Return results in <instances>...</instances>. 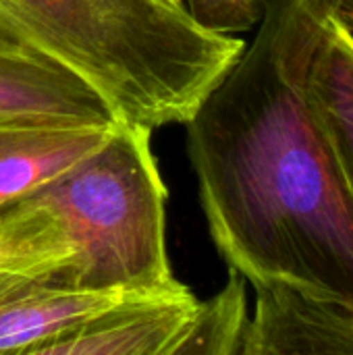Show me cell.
Wrapping results in <instances>:
<instances>
[{"mask_svg": "<svg viewBox=\"0 0 353 355\" xmlns=\"http://www.w3.org/2000/svg\"><path fill=\"white\" fill-rule=\"evenodd\" d=\"M196 306L185 285L125 295L44 341L33 355H173Z\"/></svg>", "mask_w": 353, "mask_h": 355, "instance_id": "obj_5", "label": "cell"}, {"mask_svg": "<svg viewBox=\"0 0 353 355\" xmlns=\"http://www.w3.org/2000/svg\"><path fill=\"white\" fill-rule=\"evenodd\" d=\"M308 92L353 193V37L333 15L312 58Z\"/></svg>", "mask_w": 353, "mask_h": 355, "instance_id": "obj_9", "label": "cell"}, {"mask_svg": "<svg viewBox=\"0 0 353 355\" xmlns=\"http://www.w3.org/2000/svg\"><path fill=\"white\" fill-rule=\"evenodd\" d=\"M333 17L353 37V0H337L333 6Z\"/></svg>", "mask_w": 353, "mask_h": 355, "instance_id": "obj_12", "label": "cell"}, {"mask_svg": "<svg viewBox=\"0 0 353 355\" xmlns=\"http://www.w3.org/2000/svg\"><path fill=\"white\" fill-rule=\"evenodd\" d=\"M248 281L229 270L227 285L206 302L198 300L196 312L173 355H241L250 324Z\"/></svg>", "mask_w": 353, "mask_h": 355, "instance_id": "obj_10", "label": "cell"}, {"mask_svg": "<svg viewBox=\"0 0 353 355\" xmlns=\"http://www.w3.org/2000/svg\"><path fill=\"white\" fill-rule=\"evenodd\" d=\"M106 98L75 73L0 44V127H114Z\"/></svg>", "mask_w": 353, "mask_h": 355, "instance_id": "obj_6", "label": "cell"}, {"mask_svg": "<svg viewBox=\"0 0 353 355\" xmlns=\"http://www.w3.org/2000/svg\"><path fill=\"white\" fill-rule=\"evenodd\" d=\"M335 2L266 0L252 42L185 131L208 233L229 270L353 302V193L308 92Z\"/></svg>", "mask_w": 353, "mask_h": 355, "instance_id": "obj_1", "label": "cell"}, {"mask_svg": "<svg viewBox=\"0 0 353 355\" xmlns=\"http://www.w3.org/2000/svg\"><path fill=\"white\" fill-rule=\"evenodd\" d=\"M208 31L237 35L258 25L266 0H164Z\"/></svg>", "mask_w": 353, "mask_h": 355, "instance_id": "obj_11", "label": "cell"}, {"mask_svg": "<svg viewBox=\"0 0 353 355\" xmlns=\"http://www.w3.org/2000/svg\"><path fill=\"white\" fill-rule=\"evenodd\" d=\"M0 44L100 92L123 125H185L246 48L164 0H0Z\"/></svg>", "mask_w": 353, "mask_h": 355, "instance_id": "obj_3", "label": "cell"}, {"mask_svg": "<svg viewBox=\"0 0 353 355\" xmlns=\"http://www.w3.org/2000/svg\"><path fill=\"white\" fill-rule=\"evenodd\" d=\"M121 297L125 295L64 291L0 270V354L33 355L44 341Z\"/></svg>", "mask_w": 353, "mask_h": 355, "instance_id": "obj_7", "label": "cell"}, {"mask_svg": "<svg viewBox=\"0 0 353 355\" xmlns=\"http://www.w3.org/2000/svg\"><path fill=\"white\" fill-rule=\"evenodd\" d=\"M152 131L119 125L87 156L0 202V270L79 293L179 289Z\"/></svg>", "mask_w": 353, "mask_h": 355, "instance_id": "obj_2", "label": "cell"}, {"mask_svg": "<svg viewBox=\"0 0 353 355\" xmlns=\"http://www.w3.org/2000/svg\"><path fill=\"white\" fill-rule=\"evenodd\" d=\"M119 125L0 127V202L87 156L102 146Z\"/></svg>", "mask_w": 353, "mask_h": 355, "instance_id": "obj_8", "label": "cell"}, {"mask_svg": "<svg viewBox=\"0 0 353 355\" xmlns=\"http://www.w3.org/2000/svg\"><path fill=\"white\" fill-rule=\"evenodd\" d=\"M241 355H353V302L293 279H260Z\"/></svg>", "mask_w": 353, "mask_h": 355, "instance_id": "obj_4", "label": "cell"}]
</instances>
